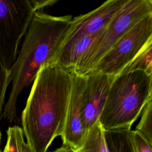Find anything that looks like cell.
I'll list each match as a JSON object with an SVG mask.
<instances>
[{"label": "cell", "mask_w": 152, "mask_h": 152, "mask_svg": "<svg viewBox=\"0 0 152 152\" xmlns=\"http://www.w3.org/2000/svg\"><path fill=\"white\" fill-rule=\"evenodd\" d=\"M151 42L152 14H150L122 37L90 72H100L116 76Z\"/></svg>", "instance_id": "8992f818"}, {"label": "cell", "mask_w": 152, "mask_h": 152, "mask_svg": "<svg viewBox=\"0 0 152 152\" xmlns=\"http://www.w3.org/2000/svg\"><path fill=\"white\" fill-rule=\"evenodd\" d=\"M1 132L0 131V142H1Z\"/></svg>", "instance_id": "ffe728a7"}, {"label": "cell", "mask_w": 152, "mask_h": 152, "mask_svg": "<svg viewBox=\"0 0 152 152\" xmlns=\"http://www.w3.org/2000/svg\"><path fill=\"white\" fill-rule=\"evenodd\" d=\"M104 134L109 152H135L131 128L104 131Z\"/></svg>", "instance_id": "8fae6325"}, {"label": "cell", "mask_w": 152, "mask_h": 152, "mask_svg": "<svg viewBox=\"0 0 152 152\" xmlns=\"http://www.w3.org/2000/svg\"><path fill=\"white\" fill-rule=\"evenodd\" d=\"M127 1L108 0L93 11L72 18L61 48L82 37L100 34Z\"/></svg>", "instance_id": "52a82bcc"}, {"label": "cell", "mask_w": 152, "mask_h": 152, "mask_svg": "<svg viewBox=\"0 0 152 152\" xmlns=\"http://www.w3.org/2000/svg\"><path fill=\"white\" fill-rule=\"evenodd\" d=\"M140 116L141 119L134 131L152 143V99L145 104Z\"/></svg>", "instance_id": "9a60e30c"}, {"label": "cell", "mask_w": 152, "mask_h": 152, "mask_svg": "<svg viewBox=\"0 0 152 152\" xmlns=\"http://www.w3.org/2000/svg\"><path fill=\"white\" fill-rule=\"evenodd\" d=\"M0 152H2V151L1 150H0Z\"/></svg>", "instance_id": "44dd1931"}, {"label": "cell", "mask_w": 152, "mask_h": 152, "mask_svg": "<svg viewBox=\"0 0 152 152\" xmlns=\"http://www.w3.org/2000/svg\"><path fill=\"white\" fill-rule=\"evenodd\" d=\"M152 14L151 0H128L80 59L73 73L85 75L137 23Z\"/></svg>", "instance_id": "277c9868"}, {"label": "cell", "mask_w": 152, "mask_h": 152, "mask_svg": "<svg viewBox=\"0 0 152 152\" xmlns=\"http://www.w3.org/2000/svg\"><path fill=\"white\" fill-rule=\"evenodd\" d=\"M7 142L2 152H24L26 142L21 127L17 125L8 127Z\"/></svg>", "instance_id": "5bb4252c"}, {"label": "cell", "mask_w": 152, "mask_h": 152, "mask_svg": "<svg viewBox=\"0 0 152 152\" xmlns=\"http://www.w3.org/2000/svg\"><path fill=\"white\" fill-rule=\"evenodd\" d=\"M56 0H0V61L10 69L20 43L26 33L34 14L56 3Z\"/></svg>", "instance_id": "5b68a950"}, {"label": "cell", "mask_w": 152, "mask_h": 152, "mask_svg": "<svg viewBox=\"0 0 152 152\" xmlns=\"http://www.w3.org/2000/svg\"><path fill=\"white\" fill-rule=\"evenodd\" d=\"M24 152H33V151L31 149V148L26 143L25 145V147H24Z\"/></svg>", "instance_id": "d6986e66"}, {"label": "cell", "mask_w": 152, "mask_h": 152, "mask_svg": "<svg viewBox=\"0 0 152 152\" xmlns=\"http://www.w3.org/2000/svg\"><path fill=\"white\" fill-rule=\"evenodd\" d=\"M74 152H109L104 130L99 122L96 123L87 132L86 137L79 148Z\"/></svg>", "instance_id": "7c38bea8"}, {"label": "cell", "mask_w": 152, "mask_h": 152, "mask_svg": "<svg viewBox=\"0 0 152 152\" xmlns=\"http://www.w3.org/2000/svg\"><path fill=\"white\" fill-rule=\"evenodd\" d=\"M72 86V73L56 62L43 65L34 78L21 115L22 129L33 152H47L61 137Z\"/></svg>", "instance_id": "6da1fadb"}, {"label": "cell", "mask_w": 152, "mask_h": 152, "mask_svg": "<svg viewBox=\"0 0 152 152\" xmlns=\"http://www.w3.org/2000/svg\"><path fill=\"white\" fill-rule=\"evenodd\" d=\"M81 102V121L87 132L96 123L106 102L110 87L116 76L100 72L86 75Z\"/></svg>", "instance_id": "ba28073f"}, {"label": "cell", "mask_w": 152, "mask_h": 152, "mask_svg": "<svg viewBox=\"0 0 152 152\" xmlns=\"http://www.w3.org/2000/svg\"><path fill=\"white\" fill-rule=\"evenodd\" d=\"M132 138L135 152H152V143L148 141L140 133L132 131Z\"/></svg>", "instance_id": "e0dca14e"}, {"label": "cell", "mask_w": 152, "mask_h": 152, "mask_svg": "<svg viewBox=\"0 0 152 152\" xmlns=\"http://www.w3.org/2000/svg\"><path fill=\"white\" fill-rule=\"evenodd\" d=\"M72 73V86L65 126L61 138L63 144L75 150L83 143L87 132L81 121V102L86 76Z\"/></svg>", "instance_id": "9c48e42d"}, {"label": "cell", "mask_w": 152, "mask_h": 152, "mask_svg": "<svg viewBox=\"0 0 152 152\" xmlns=\"http://www.w3.org/2000/svg\"><path fill=\"white\" fill-rule=\"evenodd\" d=\"M135 71H142L148 74H152V42H150L119 74Z\"/></svg>", "instance_id": "4fadbf2b"}, {"label": "cell", "mask_w": 152, "mask_h": 152, "mask_svg": "<svg viewBox=\"0 0 152 152\" xmlns=\"http://www.w3.org/2000/svg\"><path fill=\"white\" fill-rule=\"evenodd\" d=\"M72 16H53L41 11L34 14L17 58L10 69L12 86L2 118L15 121L18 98L34 80L40 69L54 62Z\"/></svg>", "instance_id": "7a4b0ae2"}, {"label": "cell", "mask_w": 152, "mask_h": 152, "mask_svg": "<svg viewBox=\"0 0 152 152\" xmlns=\"http://www.w3.org/2000/svg\"><path fill=\"white\" fill-rule=\"evenodd\" d=\"M152 99V74L142 71L116 75L99 119L104 131L131 128Z\"/></svg>", "instance_id": "3957f363"}, {"label": "cell", "mask_w": 152, "mask_h": 152, "mask_svg": "<svg viewBox=\"0 0 152 152\" xmlns=\"http://www.w3.org/2000/svg\"><path fill=\"white\" fill-rule=\"evenodd\" d=\"M49 152H74V151L69 147H68L66 145H62L59 148H58L55 149V150H53L52 151H49Z\"/></svg>", "instance_id": "ac0fdd59"}, {"label": "cell", "mask_w": 152, "mask_h": 152, "mask_svg": "<svg viewBox=\"0 0 152 152\" xmlns=\"http://www.w3.org/2000/svg\"><path fill=\"white\" fill-rule=\"evenodd\" d=\"M100 34L84 36L64 46L58 52L54 62L58 63L70 72H73L80 59L96 41Z\"/></svg>", "instance_id": "30bf717a"}, {"label": "cell", "mask_w": 152, "mask_h": 152, "mask_svg": "<svg viewBox=\"0 0 152 152\" xmlns=\"http://www.w3.org/2000/svg\"><path fill=\"white\" fill-rule=\"evenodd\" d=\"M10 83V70L6 68L0 61V121L2 118L6 91Z\"/></svg>", "instance_id": "2e32d148"}]
</instances>
